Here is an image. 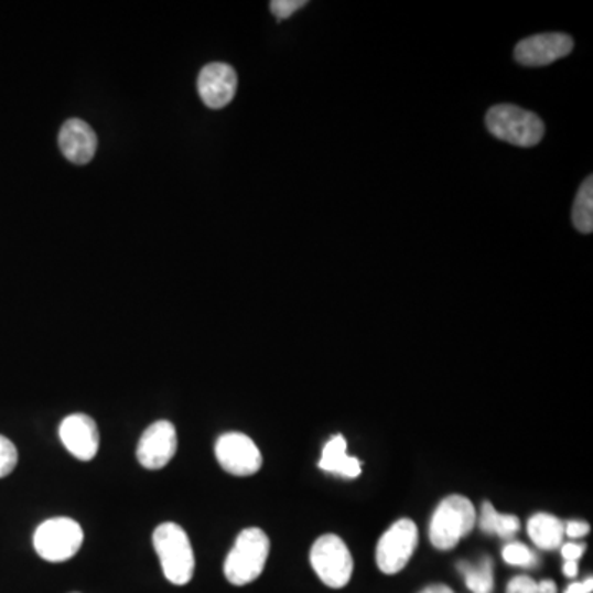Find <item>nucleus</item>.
Listing matches in <instances>:
<instances>
[{
    "instance_id": "obj_14",
    "label": "nucleus",
    "mask_w": 593,
    "mask_h": 593,
    "mask_svg": "<svg viewBox=\"0 0 593 593\" xmlns=\"http://www.w3.org/2000/svg\"><path fill=\"white\" fill-rule=\"evenodd\" d=\"M319 466L323 472L335 473L345 478H356L362 473L359 460L346 455V441L343 435L330 439L328 444L323 449Z\"/></svg>"
},
{
    "instance_id": "obj_27",
    "label": "nucleus",
    "mask_w": 593,
    "mask_h": 593,
    "mask_svg": "<svg viewBox=\"0 0 593 593\" xmlns=\"http://www.w3.org/2000/svg\"><path fill=\"white\" fill-rule=\"evenodd\" d=\"M421 593H453V591L446 585H431V587L424 589Z\"/></svg>"
},
{
    "instance_id": "obj_3",
    "label": "nucleus",
    "mask_w": 593,
    "mask_h": 593,
    "mask_svg": "<svg viewBox=\"0 0 593 593\" xmlns=\"http://www.w3.org/2000/svg\"><path fill=\"white\" fill-rule=\"evenodd\" d=\"M486 128L499 141L518 148H535L545 138V122L518 106L499 105L486 115Z\"/></svg>"
},
{
    "instance_id": "obj_7",
    "label": "nucleus",
    "mask_w": 593,
    "mask_h": 593,
    "mask_svg": "<svg viewBox=\"0 0 593 593\" xmlns=\"http://www.w3.org/2000/svg\"><path fill=\"white\" fill-rule=\"evenodd\" d=\"M419 542V529L411 519H399L379 539L376 562L385 574L395 575L411 561Z\"/></svg>"
},
{
    "instance_id": "obj_6",
    "label": "nucleus",
    "mask_w": 593,
    "mask_h": 593,
    "mask_svg": "<svg viewBox=\"0 0 593 593\" xmlns=\"http://www.w3.org/2000/svg\"><path fill=\"white\" fill-rule=\"evenodd\" d=\"M313 571L330 589H342L353 574V558L339 536L325 535L316 539L310 552Z\"/></svg>"
},
{
    "instance_id": "obj_22",
    "label": "nucleus",
    "mask_w": 593,
    "mask_h": 593,
    "mask_svg": "<svg viewBox=\"0 0 593 593\" xmlns=\"http://www.w3.org/2000/svg\"><path fill=\"white\" fill-rule=\"evenodd\" d=\"M306 6L305 0H272L271 12L276 19L285 20Z\"/></svg>"
},
{
    "instance_id": "obj_16",
    "label": "nucleus",
    "mask_w": 593,
    "mask_h": 593,
    "mask_svg": "<svg viewBox=\"0 0 593 593\" xmlns=\"http://www.w3.org/2000/svg\"><path fill=\"white\" fill-rule=\"evenodd\" d=\"M476 522L486 535H498L499 538L506 539L513 538L521 528V522L516 516L502 515L488 502L483 503L482 515H479V519H476Z\"/></svg>"
},
{
    "instance_id": "obj_25",
    "label": "nucleus",
    "mask_w": 593,
    "mask_h": 593,
    "mask_svg": "<svg viewBox=\"0 0 593 593\" xmlns=\"http://www.w3.org/2000/svg\"><path fill=\"white\" fill-rule=\"evenodd\" d=\"M593 579L589 578L585 582H575V584L569 585L565 593H592Z\"/></svg>"
},
{
    "instance_id": "obj_26",
    "label": "nucleus",
    "mask_w": 593,
    "mask_h": 593,
    "mask_svg": "<svg viewBox=\"0 0 593 593\" xmlns=\"http://www.w3.org/2000/svg\"><path fill=\"white\" fill-rule=\"evenodd\" d=\"M564 574L568 578H575L579 574L578 562H565Z\"/></svg>"
},
{
    "instance_id": "obj_10",
    "label": "nucleus",
    "mask_w": 593,
    "mask_h": 593,
    "mask_svg": "<svg viewBox=\"0 0 593 593\" xmlns=\"http://www.w3.org/2000/svg\"><path fill=\"white\" fill-rule=\"evenodd\" d=\"M179 439L170 421H157L145 429L138 445V460L144 468L162 470L175 456Z\"/></svg>"
},
{
    "instance_id": "obj_18",
    "label": "nucleus",
    "mask_w": 593,
    "mask_h": 593,
    "mask_svg": "<svg viewBox=\"0 0 593 593\" xmlns=\"http://www.w3.org/2000/svg\"><path fill=\"white\" fill-rule=\"evenodd\" d=\"M459 571L465 575L466 587L473 593H493L495 582H493V565L489 559H485L476 568L462 562Z\"/></svg>"
},
{
    "instance_id": "obj_28",
    "label": "nucleus",
    "mask_w": 593,
    "mask_h": 593,
    "mask_svg": "<svg viewBox=\"0 0 593 593\" xmlns=\"http://www.w3.org/2000/svg\"><path fill=\"white\" fill-rule=\"evenodd\" d=\"M76 593V592H75Z\"/></svg>"
},
{
    "instance_id": "obj_20",
    "label": "nucleus",
    "mask_w": 593,
    "mask_h": 593,
    "mask_svg": "<svg viewBox=\"0 0 593 593\" xmlns=\"http://www.w3.org/2000/svg\"><path fill=\"white\" fill-rule=\"evenodd\" d=\"M506 593H558V587L552 581H542L538 584L531 578L519 575L509 582Z\"/></svg>"
},
{
    "instance_id": "obj_1",
    "label": "nucleus",
    "mask_w": 593,
    "mask_h": 593,
    "mask_svg": "<svg viewBox=\"0 0 593 593\" xmlns=\"http://www.w3.org/2000/svg\"><path fill=\"white\" fill-rule=\"evenodd\" d=\"M152 542L166 581L188 584L195 574V554L185 529L176 522H163L153 531Z\"/></svg>"
},
{
    "instance_id": "obj_4",
    "label": "nucleus",
    "mask_w": 593,
    "mask_h": 593,
    "mask_svg": "<svg viewBox=\"0 0 593 593\" xmlns=\"http://www.w3.org/2000/svg\"><path fill=\"white\" fill-rule=\"evenodd\" d=\"M476 511L473 503L462 495L446 496L432 516L431 542L441 551H449L459 545L460 539L472 532L476 525Z\"/></svg>"
},
{
    "instance_id": "obj_8",
    "label": "nucleus",
    "mask_w": 593,
    "mask_h": 593,
    "mask_svg": "<svg viewBox=\"0 0 593 593\" xmlns=\"http://www.w3.org/2000/svg\"><path fill=\"white\" fill-rule=\"evenodd\" d=\"M215 453L222 468L231 475H255L262 466L261 450L241 432L223 434L216 442Z\"/></svg>"
},
{
    "instance_id": "obj_13",
    "label": "nucleus",
    "mask_w": 593,
    "mask_h": 593,
    "mask_svg": "<svg viewBox=\"0 0 593 593\" xmlns=\"http://www.w3.org/2000/svg\"><path fill=\"white\" fill-rule=\"evenodd\" d=\"M60 149L69 162L85 165L91 162L98 149V138L91 126L82 119H69L63 125L58 138Z\"/></svg>"
},
{
    "instance_id": "obj_2",
    "label": "nucleus",
    "mask_w": 593,
    "mask_h": 593,
    "mask_svg": "<svg viewBox=\"0 0 593 593\" xmlns=\"http://www.w3.org/2000/svg\"><path fill=\"white\" fill-rule=\"evenodd\" d=\"M271 542L259 528H248L239 532L235 546L225 561V578L236 587L251 584L265 571Z\"/></svg>"
},
{
    "instance_id": "obj_21",
    "label": "nucleus",
    "mask_w": 593,
    "mask_h": 593,
    "mask_svg": "<svg viewBox=\"0 0 593 593\" xmlns=\"http://www.w3.org/2000/svg\"><path fill=\"white\" fill-rule=\"evenodd\" d=\"M19 463V452L12 441L0 435V478H6L15 470Z\"/></svg>"
},
{
    "instance_id": "obj_19",
    "label": "nucleus",
    "mask_w": 593,
    "mask_h": 593,
    "mask_svg": "<svg viewBox=\"0 0 593 593\" xmlns=\"http://www.w3.org/2000/svg\"><path fill=\"white\" fill-rule=\"evenodd\" d=\"M503 559H505L506 564L518 565V568H532L538 561L531 549L521 542H511V545L506 546L503 549Z\"/></svg>"
},
{
    "instance_id": "obj_23",
    "label": "nucleus",
    "mask_w": 593,
    "mask_h": 593,
    "mask_svg": "<svg viewBox=\"0 0 593 593\" xmlns=\"http://www.w3.org/2000/svg\"><path fill=\"white\" fill-rule=\"evenodd\" d=\"M589 532H591V526L582 521H571L564 528V535H568L572 539L582 538V536L589 535Z\"/></svg>"
},
{
    "instance_id": "obj_11",
    "label": "nucleus",
    "mask_w": 593,
    "mask_h": 593,
    "mask_svg": "<svg viewBox=\"0 0 593 593\" xmlns=\"http://www.w3.org/2000/svg\"><path fill=\"white\" fill-rule=\"evenodd\" d=\"M238 89V75L228 63H209L200 72L198 95L208 108H226Z\"/></svg>"
},
{
    "instance_id": "obj_12",
    "label": "nucleus",
    "mask_w": 593,
    "mask_h": 593,
    "mask_svg": "<svg viewBox=\"0 0 593 593\" xmlns=\"http://www.w3.org/2000/svg\"><path fill=\"white\" fill-rule=\"evenodd\" d=\"M58 434L65 449L76 459L89 462L98 455V425L89 416L72 414L63 419Z\"/></svg>"
},
{
    "instance_id": "obj_17",
    "label": "nucleus",
    "mask_w": 593,
    "mask_h": 593,
    "mask_svg": "<svg viewBox=\"0 0 593 593\" xmlns=\"http://www.w3.org/2000/svg\"><path fill=\"white\" fill-rule=\"evenodd\" d=\"M572 223L582 235H591L593 231V180L587 176L582 183L578 196H575L574 208H572Z\"/></svg>"
},
{
    "instance_id": "obj_5",
    "label": "nucleus",
    "mask_w": 593,
    "mask_h": 593,
    "mask_svg": "<svg viewBox=\"0 0 593 593\" xmlns=\"http://www.w3.org/2000/svg\"><path fill=\"white\" fill-rule=\"evenodd\" d=\"M85 541L82 526L72 518H52L36 528L33 548L46 562H65L75 558Z\"/></svg>"
},
{
    "instance_id": "obj_15",
    "label": "nucleus",
    "mask_w": 593,
    "mask_h": 593,
    "mask_svg": "<svg viewBox=\"0 0 593 593\" xmlns=\"http://www.w3.org/2000/svg\"><path fill=\"white\" fill-rule=\"evenodd\" d=\"M529 538L538 548L552 549L561 548L564 539V525L556 516L539 513L532 516L528 522Z\"/></svg>"
},
{
    "instance_id": "obj_9",
    "label": "nucleus",
    "mask_w": 593,
    "mask_h": 593,
    "mask_svg": "<svg viewBox=\"0 0 593 593\" xmlns=\"http://www.w3.org/2000/svg\"><path fill=\"white\" fill-rule=\"evenodd\" d=\"M574 50V40L565 33H539L516 45V62L525 66H546L564 58Z\"/></svg>"
},
{
    "instance_id": "obj_24",
    "label": "nucleus",
    "mask_w": 593,
    "mask_h": 593,
    "mask_svg": "<svg viewBox=\"0 0 593 593\" xmlns=\"http://www.w3.org/2000/svg\"><path fill=\"white\" fill-rule=\"evenodd\" d=\"M584 545H574V542H571V545L562 546V558L568 562H578L582 558V554H584Z\"/></svg>"
}]
</instances>
